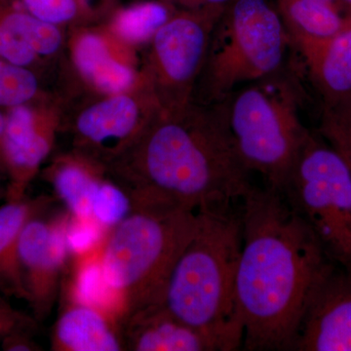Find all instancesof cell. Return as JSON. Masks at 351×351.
Segmentation results:
<instances>
[{
    "label": "cell",
    "instance_id": "obj_20",
    "mask_svg": "<svg viewBox=\"0 0 351 351\" xmlns=\"http://www.w3.org/2000/svg\"><path fill=\"white\" fill-rule=\"evenodd\" d=\"M164 2H142L113 14L104 27L110 34L134 49L144 47L172 15Z\"/></svg>",
    "mask_w": 351,
    "mask_h": 351
},
{
    "label": "cell",
    "instance_id": "obj_10",
    "mask_svg": "<svg viewBox=\"0 0 351 351\" xmlns=\"http://www.w3.org/2000/svg\"><path fill=\"white\" fill-rule=\"evenodd\" d=\"M138 51L120 43L104 25L69 29L64 66L69 86L92 95L128 91L138 80Z\"/></svg>",
    "mask_w": 351,
    "mask_h": 351
},
{
    "label": "cell",
    "instance_id": "obj_7",
    "mask_svg": "<svg viewBox=\"0 0 351 351\" xmlns=\"http://www.w3.org/2000/svg\"><path fill=\"white\" fill-rule=\"evenodd\" d=\"M279 193L332 262L351 272V174L341 154L311 133Z\"/></svg>",
    "mask_w": 351,
    "mask_h": 351
},
{
    "label": "cell",
    "instance_id": "obj_3",
    "mask_svg": "<svg viewBox=\"0 0 351 351\" xmlns=\"http://www.w3.org/2000/svg\"><path fill=\"white\" fill-rule=\"evenodd\" d=\"M243 226L235 203L196 210L195 230L175 261L159 304L184 324L239 350L244 329L237 280Z\"/></svg>",
    "mask_w": 351,
    "mask_h": 351
},
{
    "label": "cell",
    "instance_id": "obj_4",
    "mask_svg": "<svg viewBox=\"0 0 351 351\" xmlns=\"http://www.w3.org/2000/svg\"><path fill=\"white\" fill-rule=\"evenodd\" d=\"M195 223V210L152 206L132 210L113 228L101 265L123 306L121 320L159 304L171 269Z\"/></svg>",
    "mask_w": 351,
    "mask_h": 351
},
{
    "label": "cell",
    "instance_id": "obj_23",
    "mask_svg": "<svg viewBox=\"0 0 351 351\" xmlns=\"http://www.w3.org/2000/svg\"><path fill=\"white\" fill-rule=\"evenodd\" d=\"M38 19L69 29L96 25L99 18L86 0H15Z\"/></svg>",
    "mask_w": 351,
    "mask_h": 351
},
{
    "label": "cell",
    "instance_id": "obj_6",
    "mask_svg": "<svg viewBox=\"0 0 351 351\" xmlns=\"http://www.w3.org/2000/svg\"><path fill=\"white\" fill-rule=\"evenodd\" d=\"M226 100V119L247 169L280 191L311 132L299 115L292 83L276 75L240 89Z\"/></svg>",
    "mask_w": 351,
    "mask_h": 351
},
{
    "label": "cell",
    "instance_id": "obj_30",
    "mask_svg": "<svg viewBox=\"0 0 351 351\" xmlns=\"http://www.w3.org/2000/svg\"><path fill=\"white\" fill-rule=\"evenodd\" d=\"M4 128H5V110L0 108V179L6 178L5 167H4L3 157H2V137H3Z\"/></svg>",
    "mask_w": 351,
    "mask_h": 351
},
{
    "label": "cell",
    "instance_id": "obj_12",
    "mask_svg": "<svg viewBox=\"0 0 351 351\" xmlns=\"http://www.w3.org/2000/svg\"><path fill=\"white\" fill-rule=\"evenodd\" d=\"M66 221L49 223L38 214L25 223L17 246V262L25 300L31 304L36 319L49 315L58 284L69 254Z\"/></svg>",
    "mask_w": 351,
    "mask_h": 351
},
{
    "label": "cell",
    "instance_id": "obj_31",
    "mask_svg": "<svg viewBox=\"0 0 351 351\" xmlns=\"http://www.w3.org/2000/svg\"><path fill=\"white\" fill-rule=\"evenodd\" d=\"M164 3H177L186 7V10H196L197 0H164Z\"/></svg>",
    "mask_w": 351,
    "mask_h": 351
},
{
    "label": "cell",
    "instance_id": "obj_11",
    "mask_svg": "<svg viewBox=\"0 0 351 351\" xmlns=\"http://www.w3.org/2000/svg\"><path fill=\"white\" fill-rule=\"evenodd\" d=\"M64 97L6 108L2 137L7 200L25 197V193L46 160L59 135Z\"/></svg>",
    "mask_w": 351,
    "mask_h": 351
},
{
    "label": "cell",
    "instance_id": "obj_21",
    "mask_svg": "<svg viewBox=\"0 0 351 351\" xmlns=\"http://www.w3.org/2000/svg\"><path fill=\"white\" fill-rule=\"evenodd\" d=\"M61 95L46 89L40 75L0 56V108L52 100Z\"/></svg>",
    "mask_w": 351,
    "mask_h": 351
},
{
    "label": "cell",
    "instance_id": "obj_8",
    "mask_svg": "<svg viewBox=\"0 0 351 351\" xmlns=\"http://www.w3.org/2000/svg\"><path fill=\"white\" fill-rule=\"evenodd\" d=\"M225 9L173 13L143 47L138 82L161 112H180L195 101L212 32Z\"/></svg>",
    "mask_w": 351,
    "mask_h": 351
},
{
    "label": "cell",
    "instance_id": "obj_28",
    "mask_svg": "<svg viewBox=\"0 0 351 351\" xmlns=\"http://www.w3.org/2000/svg\"><path fill=\"white\" fill-rule=\"evenodd\" d=\"M34 324L32 318L0 300V341L17 332H31Z\"/></svg>",
    "mask_w": 351,
    "mask_h": 351
},
{
    "label": "cell",
    "instance_id": "obj_32",
    "mask_svg": "<svg viewBox=\"0 0 351 351\" xmlns=\"http://www.w3.org/2000/svg\"><path fill=\"white\" fill-rule=\"evenodd\" d=\"M318 1L323 2V3L334 7V8L338 9V10L341 11V12H343V9H346L345 6L341 3V0H318Z\"/></svg>",
    "mask_w": 351,
    "mask_h": 351
},
{
    "label": "cell",
    "instance_id": "obj_1",
    "mask_svg": "<svg viewBox=\"0 0 351 351\" xmlns=\"http://www.w3.org/2000/svg\"><path fill=\"white\" fill-rule=\"evenodd\" d=\"M128 195L132 210L167 205L198 210L242 201L253 188L226 119V101H193L158 112L104 169Z\"/></svg>",
    "mask_w": 351,
    "mask_h": 351
},
{
    "label": "cell",
    "instance_id": "obj_24",
    "mask_svg": "<svg viewBox=\"0 0 351 351\" xmlns=\"http://www.w3.org/2000/svg\"><path fill=\"white\" fill-rule=\"evenodd\" d=\"M132 212L128 195L110 180H101L93 201L92 217L105 228H114Z\"/></svg>",
    "mask_w": 351,
    "mask_h": 351
},
{
    "label": "cell",
    "instance_id": "obj_17",
    "mask_svg": "<svg viewBox=\"0 0 351 351\" xmlns=\"http://www.w3.org/2000/svg\"><path fill=\"white\" fill-rule=\"evenodd\" d=\"M50 179L58 196L76 219L92 217V201L101 181L103 171L69 154L57 159L50 169Z\"/></svg>",
    "mask_w": 351,
    "mask_h": 351
},
{
    "label": "cell",
    "instance_id": "obj_22",
    "mask_svg": "<svg viewBox=\"0 0 351 351\" xmlns=\"http://www.w3.org/2000/svg\"><path fill=\"white\" fill-rule=\"evenodd\" d=\"M73 297L75 304L93 307L108 316L114 313L120 320L123 315L122 302L104 276L101 258L83 263L76 274Z\"/></svg>",
    "mask_w": 351,
    "mask_h": 351
},
{
    "label": "cell",
    "instance_id": "obj_19",
    "mask_svg": "<svg viewBox=\"0 0 351 351\" xmlns=\"http://www.w3.org/2000/svg\"><path fill=\"white\" fill-rule=\"evenodd\" d=\"M43 206L25 197L7 200L0 208V292L25 300L17 262L18 240L25 223Z\"/></svg>",
    "mask_w": 351,
    "mask_h": 351
},
{
    "label": "cell",
    "instance_id": "obj_29",
    "mask_svg": "<svg viewBox=\"0 0 351 351\" xmlns=\"http://www.w3.org/2000/svg\"><path fill=\"white\" fill-rule=\"evenodd\" d=\"M29 332H17L11 335L2 341V348L8 351H29L38 350L36 346L29 339Z\"/></svg>",
    "mask_w": 351,
    "mask_h": 351
},
{
    "label": "cell",
    "instance_id": "obj_27",
    "mask_svg": "<svg viewBox=\"0 0 351 351\" xmlns=\"http://www.w3.org/2000/svg\"><path fill=\"white\" fill-rule=\"evenodd\" d=\"M105 228L94 219L71 218L66 221V240L69 253L84 255L92 250L103 237Z\"/></svg>",
    "mask_w": 351,
    "mask_h": 351
},
{
    "label": "cell",
    "instance_id": "obj_15",
    "mask_svg": "<svg viewBox=\"0 0 351 351\" xmlns=\"http://www.w3.org/2000/svg\"><path fill=\"white\" fill-rule=\"evenodd\" d=\"M304 60L324 107L351 101V16L334 36L295 45Z\"/></svg>",
    "mask_w": 351,
    "mask_h": 351
},
{
    "label": "cell",
    "instance_id": "obj_2",
    "mask_svg": "<svg viewBox=\"0 0 351 351\" xmlns=\"http://www.w3.org/2000/svg\"><path fill=\"white\" fill-rule=\"evenodd\" d=\"M241 202L237 292L242 348L292 351L307 302L337 263L276 189L253 186Z\"/></svg>",
    "mask_w": 351,
    "mask_h": 351
},
{
    "label": "cell",
    "instance_id": "obj_16",
    "mask_svg": "<svg viewBox=\"0 0 351 351\" xmlns=\"http://www.w3.org/2000/svg\"><path fill=\"white\" fill-rule=\"evenodd\" d=\"M54 339L59 350L119 351L124 348L107 314L77 304L59 318Z\"/></svg>",
    "mask_w": 351,
    "mask_h": 351
},
{
    "label": "cell",
    "instance_id": "obj_14",
    "mask_svg": "<svg viewBox=\"0 0 351 351\" xmlns=\"http://www.w3.org/2000/svg\"><path fill=\"white\" fill-rule=\"evenodd\" d=\"M120 324L130 350L221 351L214 339L184 324L160 304L138 309Z\"/></svg>",
    "mask_w": 351,
    "mask_h": 351
},
{
    "label": "cell",
    "instance_id": "obj_25",
    "mask_svg": "<svg viewBox=\"0 0 351 351\" xmlns=\"http://www.w3.org/2000/svg\"><path fill=\"white\" fill-rule=\"evenodd\" d=\"M320 135L341 154L351 174V101L323 108Z\"/></svg>",
    "mask_w": 351,
    "mask_h": 351
},
{
    "label": "cell",
    "instance_id": "obj_34",
    "mask_svg": "<svg viewBox=\"0 0 351 351\" xmlns=\"http://www.w3.org/2000/svg\"><path fill=\"white\" fill-rule=\"evenodd\" d=\"M86 1L88 2V0H86ZM88 4H89V3H88Z\"/></svg>",
    "mask_w": 351,
    "mask_h": 351
},
{
    "label": "cell",
    "instance_id": "obj_18",
    "mask_svg": "<svg viewBox=\"0 0 351 351\" xmlns=\"http://www.w3.org/2000/svg\"><path fill=\"white\" fill-rule=\"evenodd\" d=\"M279 7L289 39L294 45L330 38L350 18L318 0H279Z\"/></svg>",
    "mask_w": 351,
    "mask_h": 351
},
{
    "label": "cell",
    "instance_id": "obj_13",
    "mask_svg": "<svg viewBox=\"0 0 351 351\" xmlns=\"http://www.w3.org/2000/svg\"><path fill=\"white\" fill-rule=\"evenodd\" d=\"M292 351H351V272L335 265L307 302Z\"/></svg>",
    "mask_w": 351,
    "mask_h": 351
},
{
    "label": "cell",
    "instance_id": "obj_33",
    "mask_svg": "<svg viewBox=\"0 0 351 351\" xmlns=\"http://www.w3.org/2000/svg\"><path fill=\"white\" fill-rule=\"evenodd\" d=\"M341 2L345 6L346 14L351 16V0H341Z\"/></svg>",
    "mask_w": 351,
    "mask_h": 351
},
{
    "label": "cell",
    "instance_id": "obj_5",
    "mask_svg": "<svg viewBox=\"0 0 351 351\" xmlns=\"http://www.w3.org/2000/svg\"><path fill=\"white\" fill-rule=\"evenodd\" d=\"M288 41L280 15L267 0H233L212 32L195 101L217 105L235 88L276 75Z\"/></svg>",
    "mask_w": 351,
    "mask_h": 351
},
{
    "label": "cell",
    "instance_id": "obj_26",
    "mask_svg": "<svg viewBox=\"0 0 351 351\" xmlns=\"http://www.w3.org/2000/svg\"><path fill=\"white\" fill-rule=\"evenodd\" d=\"M0 56L8 60L11 63L32 69L41 77L46 73L48 64L38 56L15 34L9 29L5 23L0 17Z\"/></svg>",
    "mask_w": 351,
    "mask_h": 351
},
{
    "label": "cell",
    "instance_id": "obj_9",
    "mask_svg": "<svg viewBox=\"0 0 351 351\" xmlns=\"http://www.w3.org/2000/svg\"><path fill=\"white\" fill-rule=\"evenodd\" d=\"M141 82L128 91L112 95L82 92L66 101L59 134L71 140L69 154L104 172L160 112Z\"/></svg>",
    "mask_w": 351,
    "mask_h": 351
}]
</instances>
